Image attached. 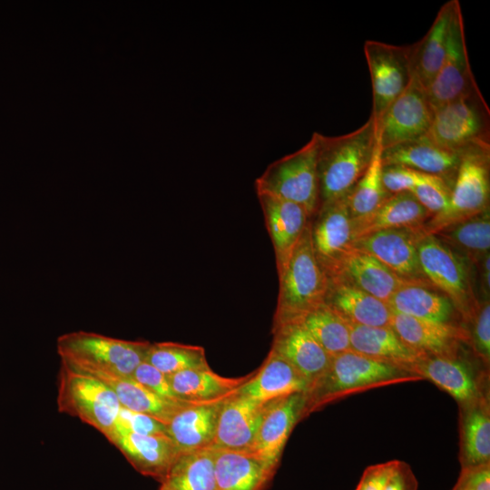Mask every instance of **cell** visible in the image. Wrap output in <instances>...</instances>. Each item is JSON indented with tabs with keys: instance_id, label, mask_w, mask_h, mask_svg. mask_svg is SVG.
I'll list each match as a JSON object with an SVG mask.
<instances>
[{
	"instance_id": "obj_1",
	"label": "cell",
	"mask_w": 490,
	"mask_h": 490,
	"mask_svg": "<svg viewBox=\"0 0 490 490\" xmlns=\"http://www.w3.org/2000/svg\"><path fill=\"white\" fill-rule=\"evenodd\" d=\"M318 137L320 206L346 196L362 177L377 145V123L370 115L362 126L349 133L339 136L318 133Z\"/></svg>"
},
{
	"instance_id": "obj_2",
	"label": "cell",
	"mask_w": 490,
	"mask_h": 490,
	"mask_svg": "<svg viewBox=\"0 0 490 490\" xmlns=\"http://www.w3.org/2000/svg\"><path fill=\"white\" fill-rule=\"evenodd\" d=\"M422 377L353 350L331 357L329 366L305 393L303 416L341 397L373 387Z\"/></svg>"
},
{
	"instance_id": "obj_3",
	"label": "cell",
	"mask_w": 490,
	"mask_h": 490,
	"mask_svg": "<svg viewBox=\"0 0 490 490\" xmlns=\"http://www.w3.org/2000/svg\"><path fill=\"white\" fill-rule=\"evenodd\" d=\"M150 344L74 331L61 335L56 349L61 363L76 370L132 377L136 368L145 361Z\"/></svg>"
},
{
	"instance_id": "obj_4",
	"label": "cell",
	"mask_w": 490,
	"mask_h": 490,
	"mask_svg": "<svg viewBox=\"0 0 490 490\" xmlns=\"http://www.w3.org/2000/svg\"><path fill=\"white\" fill-rule=\"evenodd\" d=\"M273 326L300 321L324 303L328 279L320 269L312 247L311 222L307 224L299 240L280 275Z\"/></svg>"
},
{
	"instance_id": "obj_5",
	"label": "cell",
	"mask_w": 490,
	"mask_h": 490,
	"mask_svg": "<svg viewBox=\"0 0 490 490\" xmlns=\"http://www.w3.org/2000/svg\"><path fill=\"white\" fill-rule=\"evenodd\" d=\"M489 156L490 144L463 151L447 206L422 225L425 233L436 234L489 208Z\"/></svg>"
},
{
	"instance_id": "obj_6",
	"label": "cell",
	"mask_w": 490,
	"mask_h": 490,
	"mask_svg": "<svg viewBox=\"0 0 490 490\" xmlns=\"http://www.w3.org/2000/svg\"><path fill=\"white\" fill-rule=\"evenodd\" d=\"M318 132L298 151L270 163L255 181L257 193H267L302 206L309 218L319 206Z\"/></svg>"
},
{
	"instance_id": "obj_7",
	"label": "cell",
	"mask_w": 490,
	"mask_h": 490,
	"mask_svg": "<svg viewBox=\"0 0 490 490\" xmlns=\"http://www.w3.org/2000/svg\"><path fill=\"white\" fill-rule=\"evenodd\" d=\"M58 410L78 417L107 438L116 424L121 404L113 390L96 377L61 363Z\"/></svg>"
},
{
	"instance_id": "obj_8",
	"label": "cell",
	"mask_w": 490,
	"mask_h": 490,
	"mask_svg": "<svg viewBox=\"0 0 490 490\" xmlns=\"http://www.w3.org/2000/svg\"><path fill=\"white\" fill-rule=\"evenodd\" d=\"M417 255L426 280L450 299L464 321H470L479 303L473 292L468 260L435 234L424 231L417 240Z\"/></svg>"
},
{
	"instance_id": "obj_9",
	"label": "cell",
	"mask_w": 490,
	"mask_h": 490,
	"mask_svg": "<svg viewBox=\"0 0 490 490\" xmlns=\"http://www.w3.org/2000/svg\"><path fill=\"white\" fill-rule=\"evenodd\" d=\"M490 111L479 87L434 110L426 136L441 147L463 152L489 142Z\"/></svg>"
},
{
	"instance_id": "obj_10",
	"label": "cell",
	"mask_w": 490,
	"mask_h": 490,
	"mask_svg": "<svg viewBox=\"0 0 490 490\" xmlns=\"http://www.w3.org/2000/svg\"><path fill=\"white\" fill-rule=\"evenodd\" d=\"M364 54L372 84L371 116L377 122L412 81L410 45L368 40L364 44Z\"/></svg>"
},
{
	"instance_id": "obj_11",
	"label": "cell",
	"mask_w": 490,
	"mask_h": 490,
	"mask_svg": "<svg viewBox=\"0 0 490 490\" xmlns=\"http://www.w3.org/2000/svg\"><path fill=\"white\" fill-rule=\"evenodd\" d=\"M422 232V225L384 230L357 238L351 246L372 255L403 280L431 286L418 260Z\"/></svg>"
},
{
	"instance_id": "obj_12",
	"label": "cell",
	"mask_w": 490,
	"mask_h": 490,
	"mask_svg": "<svg viewBox=\"0 0 490 490\" xmlns=\"http://www.w3.org/2000/svg\"><path fill=\"white\" fill-rule=\"evenodd\" d=\"M476 88L478 85L468 59L463 14L457 1L450 24L446 56L426 93L435 110Z\"/></svg>"
},
{
	"instance_id": "obj_13",
	"label": "cell",
	"mask_w": 490,
	"mask_h": 490,
	"mask_svg": "<svg viewBox=\"0 0 490 490\" xmlns=\"http://www.w3.org/2000/svg\"><path fill=\"white\" fill-rule=\"evenodd\" d=\"M433 114L426 91L413 77L407 90L376 122L381 149L426 135Z\"/></svg>"
},
{
	"instance_id": "obj_14",
	"label": "cell",
	"mask_w": 490,
	"mask_h": 490,
	"mask_svg": "<svg viewBox=\"0 0 490 490\" xmlns=\"http://www.w3.org/2000/svg\"><path fill=\"white\" fill-rule=\"evenodd\" d=\"M311 223V241L316 260L327 279L334 277L352 242V220L346 196L322 204Z\"/></svg>"
},
{
	"instance_id": "obj_15",
	"label": "cell",
	"mask_w": 490,
	"mask_h": 490,
	"mask_svg": "<svg viewBox=\"0 0 490 490\" xmlns=\"http://www.w3.org/2000/svg\"><path fill=\"white\" fill-rule=\"evenodd\" d=\"M391 328L413 349L426 356L456 357L470 342V332L452 323L415 318L392 311Z\"/></svg>"
},
{
	"instance_id": "obj_16",
	"label": "cell",
	"mask_w": 490,
	"mask_h": 490,
	"mask_svg": "<svg viewBox=\"0 0 490 490\" xmlns=\"http://www.w3.org/2000/svg\"><path fill=\"white\" fill-rule=\"evenodd\" d=\"M305 403V392L272 400L249 451L277 469L291 431L304 418Z\"/></svg>"
},
{
	"instance_id": "obj_17",
	"label": "cell",
	"mask_w": 490,
	"mask_h": 490,
	"mask_svg": "<svg viewBox=\"0 0 490 490\" xmlns=\"http://www.w3.org/2000/svg\"><path fill=\"white\" fill-rule=\"evenodd\" d=\"M270 401H260L235 395L221 406L212 447L249 451Z\"/></svg>"
},
{
	"instance_id": "obj_18",
	"label": "cell",
	"mask_w": 490,
	"mask_h": 490,
	"mask_svg": "<svg viewBox=\"0 0 490 490\" xmlns=\"http://www.w3.org/2000/svg\"><path fill=\"white\" fill-rule=\"evenodd\" d=\"M107 439L119 448L139 473L162 483L180 455L166 435H139L115 426Z\"/></svg>"
},
{
	"instance_id": "obj_19",
	"label": "cell",
	"mask_w": 490,
	"mask_h": 490,
	"mask_svg": "<svg viewBox=\"0 0 490 490\" xmlns=\"http://www.w3.org/2000/svg\"><path fill=\"white\" fill-rule=\"evenodd\" d=\"M463 152L439 146L426 135L381 150L383 166L398 165L441 177L453 185Z\"/></svg>"
},
{
	"instance_id": "obj_20",
	"label": "cell",
	"mask_w": 490,
	"mask_h": 490,
	"mask_svg": "<svg viewBox=\"0 0 490 490\" xmlns=\"http://www.w3.org/2000/svg\"><path fill=\"white\" fill-rule=\"evenodd\" d=\"M257 195L273 245L279 276L309 223V216L295 202L267 193Z\"/></svg>"
},
{
	"instance_id": "obj_21",
	"label": "cell",
	"mask_w": 490,
	"mask_h": 490,
	"mask_svg": "<svg viewBox=\"0 0 490 490\" xmlns=\"http://www.w3.org/2000/svg\"><path fill=\"white\" fill-rule=\"evenodd\" d=\"M271 349L282 356L308 382L309 388L329 366L331 356L300 321L272 328ZM309 390V389H308Z\"/></svg>"
},
{
	"instance_id": "obj_22",
	"label": "cell",
	"mask_w": 490,
	"mask_h": 490,
	"mask_svg": "<svg viewBox=\"0 0 490 490\" xmlns=\"http://www.w3.org/2000/svg\"><path fill=\"white\" fill-rule=\"evenodd\" d=\"M413 373L433 382L448 393L459 406L471 404L485 397L471 363L460 355L426 356L414 367Z\"/></svg>"
},
{
	"instance_id": "obj_23",
	"label": "cell",
	"mask_w": 490,
	"mask_h": 490,
	"mask_svg": "<svg viewBox=\"0 0 490 490\" xmlns=\"http://www.w3.org/2000/svg\"><path fill=\"white\" fill-rule=\"evenodd\" d=\"M324 302L348 323L391 327L392 310L387 303L342 279H328Z\"/></svg>"
},
{
	"instance_id": "obj_24",
	"label": "cell",
	"mask_w": 490,
	"mask_h": 490,
	"mask_svg": "<svg viewBox=\"0 0 490 490\" xmlns=\"http://www.w3.org/2000/svg\"><path fill=\"white\" fill-rule=\"evenodd\" d=\"M214 470L217 490H264L276 471L250 451L216 448Z\"/></svg>"
},
{
	"instance_id": "obj_25",
	"label": "cell",
	"mask_w": 490,
	"mask_h": 490,
	"mask_svg": "<svg viewBox=\"0 0 490 490\" xmlns=\"http://www.w3.org/2000/svg\"><path fill=\"white\" fill-rule=\"evenodd\" d=\"M351 350L413 373L426 355L407 346L391 327H367L348 323ZM414 374V373H413Z\"/></svg>"
},
{
	"instance_id": "obj_26",
	"label": "cell",
	"mask_w": 490,
	"mask_h": 490,
	"mask_svg": "<svg viewBox=\"0 0 490 490\" xmlns=\"http://www.w3.org/2000/svg\"><path fill=\"white\" fill-rule=\"evenodd\" d=\"M458 0L445 3L425 36L410 45L413 77L426 91L446 56L449 29Z\"/></svg>"
},
{
	"instance_id": "obj_27",
	"label": "cell",
	"mask_w": 490,
	"mask_h": 490,
	"mask_svg": "<svg viewBox=\"0 0 490 490\" xmlns=\"http://www.w3.org/2000/svg\"><path fill=\"white\" fill-rule=\"evenodd\" d=\"M308 382L282 356L270 348L261 367L238 390V394L260 401H270L307 392Z\"/></svg>"
},
{
	"instance_id": "obj_28",
	"label": "cell",
	"mask_w": 490,
	"mask_h": 490,
	"mask_svg": "<svg viewBox=\"0 0 490 490\" xmlns=\"http://www.w3.org/2000/svg\"><path fill=\"white\" fill-rule=\"evenodd\" d=\"M224 401L187 407L166 424V436L172 439L179 454L212 446Z\"/></svg>"
},
{
	"instance_id": "obj_29",
	"label": "cell",
	"mask_w": 490,
	"mask_h": 490,
	"mask_svg": "<svg viewBox=\"0 0 490 490\" xmlns=\"http://www.w3.org/2000/svg\"><path fill=\"white\" fill-rule=\"evenodd\" d=\"M333 278L342 279L386 303L407 283L375 257L352 246Z\"/></svg>"
},
{
	"instance_id": "obj_30",
	"label": "cell",
	"mask_w": 490,
	"mask_h": 490,
	"mask_svg": "<svg viewBox=\"0 0 490 490\" xmlns=\"http://www.w3.org/2000/svg\"><path fill=\"white\" fill-rule=\"evenodd\" d=\"M431 214L409 191L391 194L376 211L359 219L352 220V240L379 230L417 227L423 225Z\"/></svg>"
},
{
	"instance_id": "obj_31",
	"label": "cell",
	"mask_w": 490,
	"mask_h": 490,
	"mask_svg": "<svg viewBox=\"0 0 490 490\" xmlns=\"http://www.w3.org/2000/svg\"><path fill=\"white\" fill-rule=\"evenodd\" d=\"M393 312L415 318L452 323L459 314L448 297L428 285L407 282L387 301Z\"/></svg>"
},
{
	"instance_id": "obj_32",
	"label": "cell",
	"mask_w": 490,
	"mask_h": 490,
	"mask_svg": "<svg viewBox=\"0 0 490 490\" xmlns=\"http://www.w3.org/2000/svg\"><path fill=\"white\" fill-rule=\"evenodd\" d=\"M85 373V372H84ZM101 380L116 395L121 406L134 412L152 416L167 424L180 410L198 404L191 401H176L163 398L135 381L102 373H87Z\"/></svg>"
},
{
	"instance_id": "obj_33",
	"label": "cell",
	"mask_w": 490,
	"mask_h": 490,
	"mask_svg": "<svg viewBox=\"0 0 490 490\" xmlns=\"http://www.w3.org/2000/svg\"><path fill=\"white\" fill-rule=\"evenodd\" d=\"M254 372L240 377H226L211 368L186 369L167 376L175 395L181 400L213 403L235 395Z\"/></svg>"
},
{
	"instance_id": "obj_34",
	"label": "cell",
	"mask_w": 490,
	"mask_h": 490,
	"mask_svg": "<svg viewBox=\"0 0 490 490\" xmlns=\"http://www.w3.org/2000/svg\"><path fill=\"white\" fill-rule=\"evenodd\" d=\"M461 468L490 463V411L486 397L459 406Z\"/></svg>"
},
{
	"instance_id": "obj_35",
	"label": "cell",
	"mask_w": 490,
	"mask_h": 490,
	"mask_svg": "<svg viewBox=\"0 0 490 490\" xmlns=\"http://www.w3.org/2000/svg\"><path fill=\"white\" fill-rule=\"evenodd\" d=\"M435 235L469 262L478 263L489 253L490 210L487 208Z\"/></svg>"
},
{
	"instance_id": "obj_36",
	"label": "cell",
	"mask_w": 490,
	"mask_h": 490,
	"mask_svg": "<svg viewBox=\"0 0 490 490\" xmlns=\"http://www.w3.org/2000/svg\"><path fill=\"white\" fill-rule=\"evenodd\" d=\"M162 483L172 490H217L214 448L180 454Z\"/></svg>"
},
{
	"instance_id": "obj_37",
	"label": "cell",
	"mask_w": 490,
	"mask_h": 490,
	"mask_svg": "<svg viewBox=\"0 0 490 490\" xmlns=\"http://www.w3.org/2000/svg\"><path fill=\"white\" fill-rule=\"evenodd\" d=\"M381 150L377 139L368 169L346 195L352 220L363 218L372 213L391 195L386 191L382 182Z\"/></svg>"
},
{
	"instance_id": "obj_38",
	"label": "cell",
	"mask_w": 490,
	"mask_h": 490,
	"mask_svg": "<svg viewBox=\"0 0 490 490\" xmlns=\"http://www.w3.org/2000/svg\"><path fill=\"white\" fill-rule=\"evenodd\" d=\"M300 322L329 356L351 350L348 322L325 302L305 315Z\"/></svg>"
},
{
	"instance_id": "obj_39",
	"label": "cell",
	"mask_w": 490,
	"mask_h": 490,
	"mask_svg": "<svg viewBox=\"0 0 490 490\" xmlns=\"http://www.w3.org/2000/svg\"><path fill=\"white\" fill-rule=\"evenodd\" d=\"M145 361L166 376L186 369L210 368L202 347L175 342L151 343Z\"/></svg>"
},
{
	"instance_id": "obj_40",
	"label": "cell",
	"mask_w": 490,
	"mask_h": 490,
	"mask_svg": "<svg viewBox=\"0 0 490 490\" xmlns=\"http://www.w3.org/2000/svg\"><path fill=\"white\" fill-rule=\"evenodd\" d=\"M451 189L452 184L445 179L423 173L420 181L410 192L433 216L447 206Z\"/></svg>"
},
{
	"instance_id": "obj_41",
	"label": "cell",
	"mask_w": 490,
	"mask_h": 490,
	"mask_svg": "<svg viewBox=\"0 0 490 490\" xmlns=\"http://www.w3.org/2000/svg\"><path fill=\"white\" fill-rule=\"evenodd\" d=\"M470 321L473 324L470 342L476 355L487 368L490 362V303L486 299L477 306Z\"/></svg>"
},
{
	"instance_id": "obj_42",
	"label": "cell",
	"mask_w": 490,
	"mask_h": 490,
	"mask_svg": "<svg viewBox=\"0 0 490 490\" xmlns=\"http://www.w3.org/2000/svg\"><path fill=\"white\" fill-rule=\"evenodd\" d=\"M132 377L150 391L163 398L185 401L180 399L175 395L168 377L146 361H143L136 368Z\"/></svg>"
},
{
	"instance_id": "obj_43",
	"label": "cell",
	"mask_w": 490,
	"mask_h": 490,
	"mask_svg": "<svg viewBox=\"0 0 490 490\" xmlns=\"http://www.w3.org/2000/svg\"><path fill=\"white\" fill-rule=\"evenodd\" d=\"M115 426L139 435H166V424L142 413L121 407Z\"/></svg>"
},
{
	"instance_id": "obj_44",
	"label": "cell",
	"mask_w": 490,
	"mask_h": 490,
	"mask_svg": "<svg viewBox=\"0 0 490 490\" xmlns=\"http://www.w3.org/2000/svg\"><path fill=\"white\" fill-rule=\"evenodd\" d=\"M421 172L398 165L382 168V182L389 194L411 191L422 177Z\"/></svg>"
},
{
	"instance_id": "obj_45",
	"label": "cell",
	"mask_w": 490,
	"mask_h": 490,
	"mask_svg": "<svg viewBox=\"0 0 490 490\" xmlns=\"http://www.w3.org/2000/svg\"><path fill=\"white\" fill-rule=\"evenodd\" d=\"M398 463L399 460H392L368 466L356 490H385Z\"/></svg>"
},
{
	"instance_id": "obj_46",
	"label": "cell",
	"mask_w": 490,
	"mask_h": 490,
	"mask_svg": "<svg viewBox=\"0 0 490 490\" xmlns=\"http://www.w3.org/2000/svg\"><path fill=\"white\" fill-rule=\"evenodd\" d=\"M456 485L466 490H490V463L462 468Z\"/></svg>"
},
{
	"instance_id": "obj_47",
	"label": "cell",
	"mask_w": 490,
	"mask_h": 490,
	"mask_svg": "<svg viewBox=\"0 0 490 490\" xmlns=\"http://www.w3.org/2000/svg\"><path fill=\"white\" fill-rule=\"evenodd\" d=\"M418 482L408 464L399 461L385 490H417Z\"/></svg>"
},
{
	"instance_id": "obj_48",
	"label": "cell",
	"mask_w": 490,
	"mask_h": 490,
	"mask_svg": "<svg viewBox=\"0 0 490 490\" xmlns=\"http://www.w3.org/2000/svg\"><path fill=\"white\" fill-rule=\"evenodd\" d=\"M481 262V272H482V284H483V289H484V291H485V295L487 296V298L489 297V283H490V279H489V276H490V257H489V253L486 254L483 259L482 260L480 261Z\"/></svg>"
},
{
	"instance_id": "obj_49",
	"label": "cell",
	"mask_w": 490,
	"mask_h": 490,
	"mask_svg": "<svg viewBox=\"0 0 490 490\" xmlns=\"http://www.w3.org/2000/svg\"><path fill=\"white\" fill-rule=\"evenodd\" d=\"M160 490H172L166 484L162 483Z\"/></svg>"
},
{
	"instance_id": "obj_50",
	"label": "cell",
	"mask_w": 490,
	"mask_h": 490,
	"mask_svg": "<svg viewBox=\"0 0 490 490\" xmlns=\"http://www.w3.org/2000/svg\"><path fill=\"white\" fill-rule=\"evenodd\" d=\"M452 490H466V489H465V488H462V487H460V486H458V485H455V486L453 487V489H452Z\"/></svg>"
}]
</instances>
